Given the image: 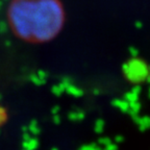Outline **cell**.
Masks as SVG:
<instances>
[{
	"instance_id": "cell-1",
	"label": "cell",
	"mask_w": 150,
	"mask_h": 150,
	"mask_svg": "<svg viewBox=\"0 0 150 150\" xmlns=\"http://www.w3.org/2000/svg\"><path fill=\"white\" fill-rule=\"evenodd\" d=\"M8 21L15 35L29 43L52 40L63 28L65 13L59 0H12Z\"/></svg>"
}]
</instances>
